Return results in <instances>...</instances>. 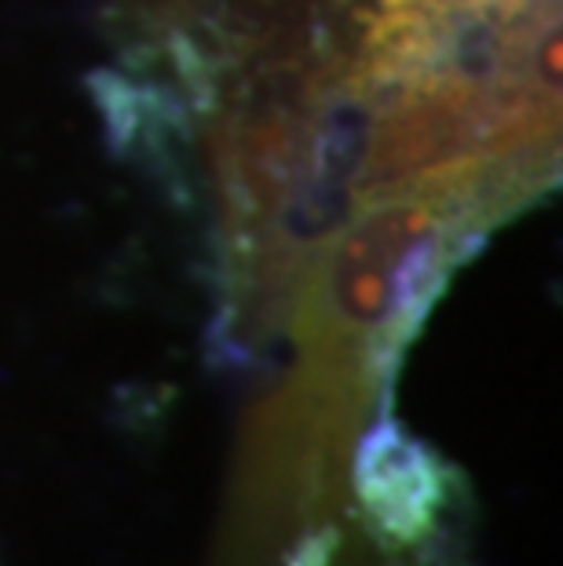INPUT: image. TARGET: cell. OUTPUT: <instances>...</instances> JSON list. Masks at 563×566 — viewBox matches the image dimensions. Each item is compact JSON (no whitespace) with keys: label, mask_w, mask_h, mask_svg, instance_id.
Wrapping results in <instances>:
<instances>
[{"label":"cell","mask_w":563,"mask_h":566,"mask_svg":"<svg viewBox=\"0 0 563 566\" xmlns=\"http://www.w3.org/2000/svg\"><path fill=\"white\" fill-rule=\"evenodd\" d=\"M274 106L344 165L442 168L560 136V0H307Z\"/></svg>","instance_id":"6da1fadb"}]
</instances>
